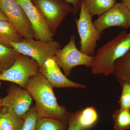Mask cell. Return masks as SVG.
Segmentation results:
<instances>
[{
    "label": "cell",
    "instance_id": "6da1fadb",
    "mask_svg": "<svg viewBox=\"0 0 130 130\" xmlns=\"http://www.w3.org/2000/svg\"><path fill=\"white\" fill-rule=\"evenodd\" d=\"M53 88L41 73L29 80L26 90L36 102L38 119L51 118L68 124L71 114L58 104Z\"/></svg>",
    "mask_w": 130,
    "mask_h": 130
},
{
    "label": "cell",
    "instance_id": "7a4b0ae2",
    "mask_svg": "<svg viewBox=\"0 0 130 130\" xmlns=\"http://www.w3.org/2000/svg\"><path fill=\"white\" fill-rule=\"evenodd\" d=\"M130 49V33L122 31L97 50L91 67L92 74L106 76L113 74L115 61Z\"/></svg>",
    "mask_w": 130,
    "mask_h": 130
},
{
    "label": "cell",
    "instance_id": "3957f363",
    "mask_svg": "<svg viewBox=\"0 0 130 130\" xmlns=\"http://www.w3.org/2000/svg\"><path fill=\"white\" fill-rule=\"evenodd\" d=\"M40 73V67L36 61L18 53L13 65L0 75V81L12 82L26 89L29 80Z\"/></svg>",
    "mask_w": 130,
    "mask_h": 130
},
{
    "label": "cell",
    "instance_id": "277c9868",
    "mask_svg": "<svg viewBox=\"0 0 130 130\" xmlns=\"http://www.w3.org/2000/svg\"><path fill=\"white\" fill-rule=\"evenodd\" d=\"M80 13L75 21L80 38V50L86 55L94 56L98 41L102 34L93 22V15L88 11L83 0H81Z\"/></svg>",
    "mask_w": 130,
    "mask_h": 130
},
{
    "label": "cell",
    "instance_id": "5b68a950",
    "mask_svg": "<svg viewBox=\"0 0 130 130\" xmlns=\"http://www.w3.org/2000/svg\"><path fill=\"white\" fill-rule=\"evenodd\" d=\"M8 44L18 53L34 59L40 67L47 59L53 58L61 47L58 42L54 40L44 42L35 38H23L19 42H9Z\"/></svg>",
    "mask_w": 130,
    "mask_h": 130
},
{
    "label": "cell",
    "instance_id": "8992f818",
    "mask_svg": "<svg viewBox=\"0 0 130 130\" xmlns=\"http://www.w3.org/2000/svg\"><path fill=\"white\" fill-rule=\"evenodd\" d=\"M52 58L62 68L67 77L70 76L75 67L85 66L91 67L94 59V56L86 55L78 49L73 35L71 36L68 44L63 48L58 50Z\"/></svg>",
    "mask_w": 130,
    "mask_h": 130
},
{
    "label": "cell",
    "instance_id": "52a82bcc",
    "mask_svg": "<svg viewBox=\"0 0 130 130\" xmlns=\"http://www.w3.org/2000/svg\"><path fill=\"white\" fill-rule=\"evenodd\" d=\"M35 6L54 35L67 15L73 13V7L64 0H35Z\"/></svg>",
    "mask_w": 130,
    "mask_h": 130
},
{
    "label": "cell",
    "instance_id": "ba28073f",
    "mask_svg": "<svg viewBox=\"0 0 130 130\" xmlns=\"http://www.w3.org/2000/svg\"><path fill=\"white\" fill-rule=\"evenodd\" d=\"M0 9L23 38L35 39L30 22L16 0H0Z\"/></svg>",
    "mask_w": 130,
    "mask_h": 130
},
{
    "label": "cell",
    "instance_id": "9c48e42d",
    "mask_svg": "<svg viewBox=\"0 0 130 130\" xmlns=\"http://www.w3.org/2000/svg\"><path fill=\"white\" fill-rule=\"evenodd\" d=\"M32 99L26 89L14 85L9 87L7 95L2 99V109L24 119L30 109Z\"/></svg>",
    "mask_w": 130,
    "mask_h": 130
},
{
    "label": "cell",
    "instance_id": "30bf717a",
    "mask_svg": "<svg viewBox=\"0 0 130 130\" xmlns=\"http://www.w3.org/2000/svg\"><path fill=\"white\" fill-rule=\"evenodd\" d=\"M93 23L101 34L105 30L111 27L117 26L128 29L130 27V11L122 2L116 3Z\"/></svg>",
    "mask_w": 130,
    "mask_h": 130
},
{
    "label": "cell",
    "instance_id": "8fae6325",
    "mask_svg": "<svg viewBox=\"0 0 130 130\" xmlns=\"http://www.w3.org/2000/svg\"><path fill=\"white\" fill-rule=\"evenodd\" d=\"M21 6L30 22L35 39L44 42L53 41L54 36L46 21L31 0H16Z\"/></svg>",
    "mask_w": 130,
    "mask_h": 130
},
{
    "label": "cell",
    "instance_id": "7c38bea8",
    "mask_svg": "<svg viewBox=\"0 0 130 130\" xmlns=\"http://www.w3.org/2000/svg\"><path fill=\"white\" fill-rule=\"evenodd\" d=\"M40 72L55 88L81 89L86 88L84 85L77 83L68 79L53 58H49L43 63L40 67Z\"/></svg>",
    "mask_w": 130,
    "mask_h": 130
},
{
    "label": "cell",
    "instance_id": "4fadbf2b",
    "mask_svg": "<svg viewBox=\"0 0 130 130\" xmlns=\"http://www.w3.org/2000/svg\"><path fill=\"white\" fill-rule=\"evenodd\" d=\"M113 74L119 82L123 81L130 84V49L115 61Z\"/></svg>",
    "mask_w": 130,
    "mask_h": 130
},
{
    "label": "cell",
    "instance_id": "5bb4252c",
    "mask_svg": "<svg viewBox=\"0 0 130 130\" xmlns=\"http://www.w3.org/2000/svg\"><path fill=\"white\" fill-rule=\"evenodd\" d=\"M88 11L93 16H100L111 8L116 0H83Z\"/></svg>",
    "mask_w": 130,
    "mask_h": 130
},
{
    "label": "cell",
    "instance_id": "9a60e30c",
    "mask_svg": "<svg viewBox=\"0 0 130 130\" xmlns=\"http://www.w3.org/2000/svg\"><path fill=\"white\" fill-rule=\"evenodd\" d=\"M98 119V113L94 107H87L78 111V121L83 130H89L93 128Z\"/></svg>",
    "mask_w": 130,
    "mask_h": 130
},
{
    "label": "cell",
    "instance_id": "2e32d148",
    "mask_svg": "<svg viewBox=\"0 0 130 130\" xmlns=\"http://www.w3.org/2000/svg\"><path fill=\"white\" fill-rule=\"evenodd\" d=\"M24 119L0 110V130H19L24 123Z\"/></svg>",
    "mask_w": 130,
    "mask_h": 130
},
{
    "label": "cell",
    "instance_id": "e0dca14e",
    "mask_svg": "<svg viewBox=\"0 0 130 130\" xmlns=\"http://www.w3.org/2000/svg\"><path fill=\"white\" fill-rule=\"evenodd\" d=\"M18 54L12 47L0 44V75L13 65Z\"/></svg>",
    "mask_w": 130,
    "mask_h": 130
},
{
    "label": "cell",
    "instance_id": "ac0fdd59",
    "mask_svg": "<svg viewBox=\"0 0 130 130\" xmlns=\"http://www.w3.org/2000/svg\"><path fill=\"white\" fill-rule=\"evenodd\" d=\"M0 38L8 44L9 42H19L23 39L9 21L1 20Z\"/></svg>",
    "mask_w": 130,
    "mask_h": 130
},
{
    "label": "cell",
    "instance_id": "d6986e66",
    "mask_svg": "<svg viewBox=\"0 0 130 130\" xmlns=\"http://www.w3.org/2000/svg\"><path fill=\"white\" fill-rule=\"evenodd\" d=\"M112 118L114 130L130 129V110L120 108L114 112Z\"/></svg>",
    "mask_w": 130,
    "mask_h": 130
},
{
    "label": "cell",
    "instance_id": "ffe728a7",
    "mask_svg": "<svg viewBox=\"0 0 130 130\" xmlns=\"http://www.w3.org/2000/svg\"><path fill=\"white\" fill-rule=\"evenodd\" d=\"M68 124L51 118L38 119L35 130H67Z\"/></svg>",
    "mask_w": 130,
    "mask_h": 130
},
{
    "label": "cell",
    "instance_id": "44dd1931",
    "mask_svg": "<svg viewBox=\"0 0 130 130\" xmlns=\"http://www.w3.org/2000/svg\"><path fill=\"white\" fill-rule=\"evenodd\" d=\"M38 118L35 107L30 108L24 118V123L19 130H35Z\"/></svg>",
    "mask_w": 130,
    "mask_h": 130
},
{
    "label": "cell",
    "instance_id": "7402d4cb",
    "mask_svg": "<svg viewBox=\"0 0 130 130\" xmlns=\"http://www.w3.org/2000/svg\"><path fill=\"white\" fill-rule=\"evenodd\" d=\"M122 92L118 103L120 108L130 110V84L127 82H119Z\"/></svg>",
    "mask_w": 130,
    "mask_h": 130
},
{
    "label": "cell",
    "instance_id": "603a6c76",
    "mask_svg": "<svg viewBox=\"0 0 130 130\" xmlns=\"http://www.w3.org/2000/svg\"><path fill=\"white\" fill-rule=\"evenodd\" d=\"M78 116V111L71 114L68 127L67 130H83L79 124Z\"/></svg>",
    "mask_w": 130,
    "mask_h": 130
},
{
    "label": "cell",
    "instance_id": "cb8c5ba5",
    "mask_svg": "<svg viewBox=\"0 0 130 130\" xmlns=\"http://www.w3.org/2000/svg\"><path fill=\"white\" fill-rule=\"evenodd\" d=\"M66 2L69 4H72L73 8V14L76 15L77 14L78 12L80 11L81 7V0H64Z\"/></svg>",
    "mask_w": 130,
    "mask_h": 130
},
{
    "label": "cell",
    "instance_id": "d4e9b609",
    "mask_svg": "<svg viewBox=\"0 0 130 130\" xmlns=\"http://www.w3.org/2000/svg\"><path fill=\"white\" fill-rule=\"evenodd\" d=\"M0 20H1L9 21L7 16L5 15L4 13L3 12L1 9H0Z\"/></svg>",
    "mask_w": 130,
    "mask_h": 130
},
{
    "label": "cell",
    "instance_id": "484cf974",
    "mask_svg": "<svg viewBox=\"0 0 130 130\" xmlns=\"http://www.w3.org/2000/svg\"><path fill=\"white\" fill-rule=\"evenodd\" d=\"M122 2L130 11V0H121Z\"/></svg>",
    "mask_w": 130,
    "mask_h": 130
},
{
    "label": "cell",
    "instance_id": "4316f807",
    "mask_svg": "<svg viewBox=\"0 0 130 130\" xmlns=\"http://www.w3.org/2000/svg\"><path fill=\"white\" fill-rule=\"evenodd\" d=\"M0 44H4V45H6V46H8L11 47V46L9 45V44L7 43L6 42L4 41L3 40H2L1 38H0Z\"/></svg>",
    "mask_w": 130,
    "mask_h": 130
},
{
    "label": "cell",
    "instance_id": "83f0119b",
    "mask_svg": "<svg viewBox=\"0 0 130 130\" xmlns=\"http://www.w3.org/2000/svg\"><path fill=\"white\" fill-rule=\"evenodd\" d=\"M2 108V99L0 98V110Z\"/></svg>",
    "mask_w": 130,
    "mask_h": 130
},
{
    "label": "cell",
    "instance_id": "f1b7e54d",
    "mask_svg": "<svg viewBox=\"0 0 130 130\" xmlns=\"http://www.w3.org/2000/svg\"><path fill=\"white\" fill-rule=\"evenodd\" d=\"M1 83L0 82V88H1Z\"/></svg>",
    "mask_w": 130,
    "mask_h": 130
}]
</instances>
